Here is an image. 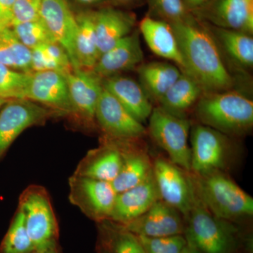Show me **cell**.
Returning <instances> with one entry per match:
<instances>
[{
  "label": "cell",
  "instance_id": "cell-43",
  "mask_svg": "<svg viewBox=\"0 0 253 253\" xmlns=\"http://www.w3.org/2000/svg\"><path fill=\"white\" fill-rule=\"evenodd\" d=\"M10 99H5V98L0 96V109Z\"/></svg>",
  "mask_w": 253,
  "mask_h": 253
},
{
  "label": "cell",
  "instance_id": "cell-32",
  "mask_svg": "<svg viewBox=\"0 0 253 253\" xmlns=\"http://www.w3.org/2000/svg\"><path fill=\"white\" fill-rule=\"evenodd\" d=\"M11 28L16 38L30 49L55 42L41 18L15 25Z\"/></svg>",
  "mask_w": 253,
  "mask_h": 253
},
{
  "label": "cell",
  "instance_id": "cell-12",
  "mask_svg": "<svg viewBox=\"0 0 253 253\" xmlns=\"http://www.w3.org/2000/svg\"><path fill=\"white\" fill-rule=\"evenodd\" d=\"M41 18L56 42L67 53L73 70L81 69L76 57L77 18L66 0H42Z\"/></svg>",
  "mask_w": 253,
  "mask_h": 253
},
{
  "label": "cell",
  "instance_id": "cell-15",
  "mask_svg": "<svg viewBox=\"0 0 253 253\" xmlns=\"http://www.w3.org/2000/svg\"><path fill=\"white\" fill-rule=\"evenodd\" d=\"M25 99L45 105L59 114L73 115L66 76L57 71L32 73Z\"/></svg>",
  "mask_w": 253,
  "mask_h": 253
},
{
  "label": "cell",
  "instance_id": "cell-17",
  "mask_svg": "<svg viewBox=\"0 0 253 253\" xmlns=\"http://www.w3.org/2000/svg\"><path fill=\"white\" fill-rule=\"evenodd\" d=\"M112 140L118 145L122 154L121 170L111 182L115 191L119 194L148 179L153 173V161L147 151L136 144L138 140Z\"/></svg>",
  "mask_w": 253,
  "mask_h": 253
},
{
  "label": "cell",
  "instance_id": "cell-38",
  "mask_svg": "<svg viewBox=\"0 0 253 253\" xmlns=\"http://www.w3.org/2000/svg\"><path fill=\"white\" fill-rule=\"evenodd\" d=\"M207 1L208 0H183L186 6H189V8L192 9L199 7Z\"/></svg>",
  "mask_w": 253,
  "mask_h": 253
},
{
  "label": "cell",
  "instance_id": "cell-34",
  "mask_svg": "<svg viewBox=\"0 0 253 253\" xmlns=\"http://www.w3.org/2000/svg\"><path fill=\"white\" fill-rule=\"evenodd\" d=\"M42 0H16L12 11L11 28L20 23L41 19Z\"/></svg>",
  "mask_w": 253,
  "mask_h": 253
},
{
  "label": "cell",
  "instance_id": "cell-25",
  "mask_svg": "<svg viewBox=\"0 0 253 253\" xmlns=\"http://www.w3.org/2000/svg\"><path fill=\"white\" fill-rule=\"evenodd\" d=\"M204 91L194 78L181 71L177 81L159 100L160 107L178 116L184 113L200 99Z\"/></svg>",
  "mask_w": 253,
  "mask_h": 253
},
{
  "label": "cell",
  "instance_id": "cell-21",
  "mask_svg": "<svg viewBox=\"0 0 253 253\" xmlns=\"http://www.w3.org/2000/svg\"><path fill=\"white\" fill-rule=\"evenodd\" d=\"M103 86L139 122L149 119L154 107L149 96L137 82L116 75L103 80Z\"/></svg>",
  "mask_w": 253,
  "mask_h": 253
},
{
  "label": "cell",
  "instance_id": "cell-1",
  "mask_svg": "<svg viewBox=\"0 0 253 253\" xmlns=\"http://www.w3.org/2000/svg\"><path fill=\"white\" fill-rule=\"evenodd\" d=\"M169 23L184 61L181 71L194 78L204 94L231 89L234 84V78L224 65L211 32L189 16Z\"/></svg>",
  "mask_w": 253,
  "mask_h": 253
},
{
  "label": "cell",
  "instance_id": "cell-6",
  "mask_svg": "<svg viewBox=\"0 0 253 253\" xmlns=\"http://www.w3.org/2000/svg\"><path fill=\"white\" fill-rule=\"evenodd\" d=\"M151 138L168 154V159L190 172L191 146L189 144L191 123L184 116L154 107L149 118Z\"/></svg>",
  "mask_w": 253,
  "mask_h": 253
},
{
  "label": "cell",
  "instance_id": "cell-37",
  "mask_svg": "<svg viewBox=\"0 0 253 253\" xmlns=\"http://www.w3.org/2000/svg\"><path fill=\"white\" fill-rule=\"evenodd\" d=\"M15 1L16 0H0V28H11Z\"/></svg>",
  "mask_w": 253,
  "mask_h": 253
},
{
  "label": "cell",
  "instance_id": "cell-5",
  "mask_svg": "<svg viewBox=\"0 0 253 253\" xmlns=\"http://www.w3.org/2000/svg\"><path fill=\"white\" fill-rule=\"evenodd\" d=\"M28 234L38 251L57 247L59 226L47 190L40 185L28 186L18 200Z\"/></svg>",
  "mask_w": 253,
  "mask_h": 253
},
{
  "label": "cell",
  "instance_id": "cell-28",
  "mask_svg": "<svg viewBox=\"0 0 253 253\" xmlns=\"http://www.w3.org/2000/svg\"><path fill=\"white\" fill-rule=\"evenodd\" d=\"M78 35L76 42V57L80 68L92 70L99 58L93 14L77 17Z\"/></svg>",
  "mask_w": 253,
  "mask_h": 253
},
{
  "label": "cell",
  "instance_id": "cell-2",
  "mask_svg": "<svg viewBox=\"0 0 253 253\" xmlns=\"http://www.w3.org/2000/svg\"><path fill=\"white\" fill-rule=\"evenodd\" d=\"M200 124L228 136L247 134L253 126V101L239 91L207 93L196 105Z\"/></svg>",
  "mask_w": 253,
  "mask_h": 253
},
{
  "label": "cell",
  "instance_id": "cell-16",
  "mask_svg": "<svg viewBox=\"0 0 253 253\" xmlns=\"http://www.w3.org/2000/svg\"><path fill=\"white\" fill-rule=\"evenodd\" d=\"M123 226L138 236L168 237L184 234V218L175 208L159 199L140 217Z\"/></svg>",
  "mask_w": 253,
  "mask_h": 253
},
{
  "label": "cell",
  "instance_id": "cell-24",
  "mask_svg": "<svg viewBox=\"0 0 253 253\" xmlns=\"http://www.w3.org/2000/svg\"><path fill=\"white\" fill-rule=\"evenodd\" d=\"M139 67L141 85L150 99L158 102L181 74L179 68L167 62H151Z\"/></svg>",
  "mask_w": 253,
  "mask_h": 253
},
{
  "label": "cell",
  "instance_id": "cell-29",
  "mask_svg": "<svg viewBox=\"0 0 253 253\" xmlns=\"http://www.w3.org/2000/svg\"><path fill=\"white\" fill-rule=\"evenodd\" d=\"M0 63L20 72L31 73V50L15 36L11 28H0Z\"/></svg>",
  "mask_w": 253,
  "mask_h": 253
},
{
  "label": "cell",
  "instance_id": "cell-13",
  "mask_svg": "<svg viewBox=\"0 0 253 253\" xmlns=\"http://www.w3.org/2000/svg\"><path fill=\"white\" fill-rule=\"evenodd\" d=\"M194 11L214 27L253 34V0H208Z\"/></svg>",
  "mask_w": 253,
  "mask_h": 253
},
{
  "label": "cell",
  "instance_id": "cell-7",
  "mask_svg": "<svg viewBox=\"0 0 253 253\" xmlns=\"http://www.w3.org/2000/svg\"><path fill=\"white\" fill-rule=\"evenodd\" d=\"M191 169L195 175L225 172L234 161L229 136L202 124L191 128Z\"/></svg>",
  "mask_w": 253,
  "mask_h": 253
},
{
  "label": "cell",
  "instance_id": "cell-41",
  "mask_svg": "<svg viewBox=\"0 0 253 253\" xmlns=\"http://www.w3.org/2000/svg\"><path fill=\"white\" fill-rule=\"evenodd\" d=\"M77 1L83 3V4H89L99 2V1H103V0H77Z\"/></svg>",
  "mask_w": 253,
  "mask_h": 253
},
{
  "label": "cell",
  "instance_id": "cell-35",
  "mask_svg": "<svg viewBox=\"0 0 253 253\" xmlns=\"http://www.w3.org/2000/svg\"><path fill=\"white\" fill-rule=\"evenodd\" d=\"M158 11L169 23L180 21L187 17L186 6L183 0H154Z\"/></svg>",
  "mask_w": 253,
  "mask_h": 253
},
{
  "label": "cell",
  "instance_id": "cell-26",
  "mask_svg": "<svg viewBox=\"0 0 253 253\" xmlns=\"http://www.w3.org/2000/svg\"><path fill=\"white\" fill-rule=\"evenodd\" d=\"M100 243L110 253H146L139 237L114 221L98 223Z\"/></svg>",
  "mask_w": 253,
  "mask_h": 253
},
{
  "label": "cell",
  "instance_id": "cell-23",
  "mask_svg": "<svg viewBox=\"0 0 253 253\" xmlns=\"http://www.w3.org/2000/svg\"><path fill=\"white\" fill-rule=\"evenodd\" d=\"M99 56L130 33L134 20L130 15L114 9L93 14Z\"/></svg>",
  "mask_w": 253,
  "mask_h": 253
},
{
  "label": "cell",
  "instance_id": "cell-31",
  "mask_svg": "<svg viewBox=\"0 0 253 253\" xmlns=\"http://www.w3.org/2000/svg\"><path fill=\"white\" fill-rule=\"evenodd\" d=\"M31 73L15 71L0 63V96L7 99H25Z\"/></svg>",
  "mask_w": 253,
  "mask_h": 253
},
{
  "label": "cell",
  "instance_id": "cell-3",
  "mask_svg": "<svg viewBox=\"0 0 253 253\" xmlns=\"http://www.w3.org/2000/svg\"><path fill=\"white\" fill-rule=\"evenodd\" d=\"M195 192L208 211L218 218L237 222L253 215V199L225 172L191 174Z\"/></svg>",
  "mask_w": 253,
  "mask_h": 253
},
{
  "label": "cell",
  "instance_id": "cell-8",
  "mask_svg": "<svg viewBox=\"0 0 253 253\" xmlns=\"http://www.w3.org/2000/svg\"><path fill=\"white\" fill-rule=\"evenodd\" d=\"M70 202L96 223L109 220L117 193L112 184L73 174L68 180Z\"/></svg>",
  "mask_w": 253,
  "mask_h": 253
},
{
  "label": "cell",
  "instance_id": "cell-19",
  "mask_svg": "<svg viewBox=\"0 0 253 253\" xmlns=\"http://www.w3.org/2000/svg\"><path fill=\"white\" fill-rule=\"evenodd\" d=\"M160 199L154 176L116 196L109 220L126 225L140 217Z\"/></svg>",
  "mask_w": 253,
  "mask_h": 253
},
{
  "label": "cell",
  "instance_id": "cell-10",
  "mask_svg": "<svg viewBox=\"0 0 253 253\" xmlns=\"http://www.w3.org/2000/svg\"><path fill=\"white\" fill-rule=\"evenodd\" d=\"M55 113H58L29 100H9L0 111V158L23 131Z\"/></svg>",
  "mask_w": 253,
  "mask_h": 253
},
{
  "label": "cell",
  "instance_id": "cell-14",
  "mask_svg": "<svg viewBox=\"0 0 253 253\" xmlns=\"http://www.w3.org/2000/svg\"><path fill=\"white\" fill-rule=\"evenodd\" d=\"M73 115L85 125L96 122L95 113L101 91L103 80L92 70H73L66 75Z\"/></svg>",
  "mask_w": 253,
  "mask_h": 253
},
{
  "label": "cell",
  "instance_id": "cell-4",
  "mask_svg": "<svg viewBox=\"0 0 253 253\" xmlns=\"http://www.w3.org/2000/svg\"><path fill=\"white\" fill-rule=\"evenodd\" d=\"M184 218L183 235L189 246L202 253H235L239 235L235 223L214 216L196 194Z\"/></svg>",
  "mask_w": 253,
  "mask_h": 253
},
{
  "label": "cell",
  "instance_id": "cell-36",
  "mask_svg": "<svg viewBox=\"0 0 253 253\" xmlns=\"http://www.w3.org/2000/svg\"><path fill=\"white\" fill-rule=\"evenodd\" d=\"M31 50L32 72L54 71L66 76L62 68L47 54L44 46H37Z\"/></svg>",
  "mask_w": 253,
  "mask_h": 253
},
{
  "label": "cell",
  "instance_id": "cell-9",
  "mask_svg": "<svg viewBox=\"0 0 253 253\" xmlns=\"http://www.w3.org/2000/svg\"><path fill=\"white\" fill-rule=\"evenodd\" d=\"M153 176L160 199L186 216L196 197L190 172L160 156L153 161Z\"/></svg>",
  "mask_w": 253,
  "mask_h": 253
},
{
  "label": "cell",
  "instance_id": "cell-11",
  "mask_svg": "<svg viewBox=\"0 0 253 253\" xmlns=\"http://www.w3.org/2000/svg\"><path fill=\"white\" fill-rule=\"evenodd\" d=\"M95 119L104 131V137L115 140H139L148 134L147 129L120 104L103 86Z\"/></svg>",
  "mask_w": 253,
  "mask_h": 253
},
{
  "label": "cell",
  "instance_id": "cell-20",
  "mask_svg": "<svg viewBox=\"0 0 253 253\" xmlns=\"http://www.w3.org/2000/svg\"><path fill=\"white\" fill-rule=\"evenodd\" d=\"M143 59L144 53L138 35L129 34L101 54L92 71L104 80L139 66Z\"/></svg>",
  "mask_w": 253,
  "mask_h": 253
},
{
  "label": "cell",
  "instance_id": "cell-42",
  "mask_svg": "<svg viewBox=\"0 0 253 253\" xmlns=\"http://www.w3.org/2000/svg\"><path fill=\"white\" fill-rule=\"evenodd\" d=\"M98 253H110L109 251L106 249L104 246L100 243L99 246H98Z\"/></svg>",
  "mask_w": 253,
  "mask_h": 253
},
{
  "label": "cell",
  "instance_id": "cell-18",
  "mask_svg": "<svg viewBox=\"0 0 253 253\" xmlns=\"http://www.w3.org/2000/svg\"><path fill=\"white\" fill-rule=\"evenodd\" d=\"M122 163L118 145L112 139L104 137L99 147L88 151L73 174L111 183L117 177Z\"/></svg>",
  "mask_w": 253,
  "mask_h": 253
},
{
  "label": "cell",
  "instance_id": "cell-39",
  "mask_svg": "<svg viewBox=\"0 0 253 253\" xmlns=\"http://www.w3.org/2000/svg\"><path fill=\"white\" fill-rule=\"evenodd\" d=\"M61 253V251L59 246L57 247L52 248V249L44 250V251H38V250H35V251H32L31 253Z\"/></svg>",
  "mask_w": 253,
  "mask_h": 253
},
{
  "label": "cell",
  "instance_id": "cell-30",
  "mask_svg": "<svg viewBox=\"0 0 253 253\" xmlns=\"http://www.w3.org/2000/svg\"><path fill=\"white\" fill-rule=\"evenodd\" d=\"M35 250L26 229L24 216L18 208L0 247V253H28Z\"/></svg>",
  "mask_w": 253,
  "mask_h": 253
},
{
  "label": "cell",
  "instance_id": "cell-22",
  "mask_svg": "<svg viewBox=\"0 0 253 253\" xmlns=\"http://www.w3.org/2000/svg\"><path fill=\"white\" fill-rule=\"evenodd\" d=\"M139 29L151 51L176 63L182 71L184 61L170 23L147 16L141 20Z\"/></svg>",
  "mask_w": 253,
  "mask_h": 253
},
{
  "label": "cell",
  "instance_id": "cell-40",
  "mask_svg": "<svg viewBox=\"0 0 253 253\" xmlns=\"http://www.w3.org/2000/svg\"><path fill=\"white\" fill-rule=\"evenodd\" d=\"M181 253H202L198 251L197 249H194V248L191 247L189 245L186 244L184 249L181 251Z\"/></svg>",
  "mask_w": 253,
  "mask_h": 253
},
{
  "label": "cell",
  "instance_id": "cell-27",
  "mask_svg": "<svg viewBox=\"0 0 253 253\" xmlns=\"http://www.w3.org/2000/svg\"><path fill=\"white\" fill-rule=\"evenodd\" d=\"M212 34L233 61L241 66L252 67L253 38L244 32L213 26Z\"/></svg>",
  "mask_w": 253,
  "mask_h": 253
},
{
  "label": "cell",
  "instance_id": "cell-33",
  "mask_svg": "<svg viewBox=\"0 0 253 253\" xmlns=\"http://www.w3.org/2000/svg\"><path fill=\"white\" fill-rule=\"evenodd\" d=\"M138 237L146 253H181L187 244L184 235L162 238Z\"/></svg>",
  "mask_w": 253,
  "mask_h": 253
}]
</instances>
